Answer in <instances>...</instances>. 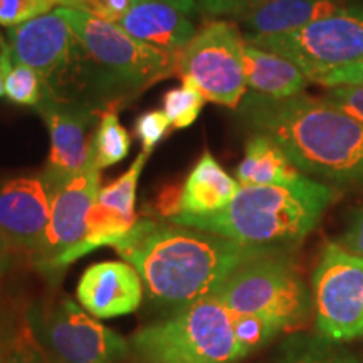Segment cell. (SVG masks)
Instances as JSON below:
<instances>
[{
  "mask_svg": "<svg viewBox=\"0 0 363 363\" xmlns=\"http://www.w3.org/2000/svg\"><path fill=\"white\" fill-rule=\"evenodd\" d=\"M113 247L138 271L148 296L175 311L214 296L240 266L276 251L152 219L136 220Z\"/></svg>",
  "mask_w": 363,
  "mask_h": 363,
  "instance_id": "obj_1",
  "label": "cell"
},
{
  "mask_svg": "<svg viewBox=\"0 0 363 363\" xmlns=\"http://www.w3.org/2000/svg\"><path fill=\"white\" fill-rule=\"evenodd\" d=\"M242 120L274 140L303 174L335 185L363 184V125L326 96L272 99L247 93Z\"/></svg>",
  "mask_w": 363,
  "mask_h": 363,
  "instance_id": "obj_2",
  "label": "cell"
},
{
  "mask_svg": "<svg viewBox=\"0 0 363 363\" xmlns=\"http://www.w3.org/2000/svg\"><path fill=\"white\" fill-rule=\"evenodd\" d=\"M337 190L305 175L289 185H240L229 206L208 216L172 217L170 224L192 227L244 246L286 251L310 235Z\"/></svg>",
  "mask_w": 363,
  "mask_h": 363,
  "instance_id": "obj_3",
  "label": "cell"
},
{
  "mask_svg": "<svg viewBox=\"0 0 363 363\" xmlns=\"http://www.w3.org/2000/svg\"><path fill=\"white\" fill-rule=\"evenodd\" d=\"M56 11L79 40V103L96 111L116 110L153 84L177 76L180 54L131 38L118 24L88 11L74 7H56Z\"/></svg>",
  "mask_w": 363,
  "mask_h": 363,
  "instance_id": "obj_4",
  "label": "cell"
},
{
  "mask_svg": "<svg viewBox=\"0 0 363 363\" xmlns=\"http://www.w3.org/2000/svg\"><path fill=\"white\" fill-rule=\"evenodd\" d=\"M131 348L145 363H238L247 357L235 335L233 311L216 296L136 331Z\"/></svg>",
  "mask_w": 363,
  "mask_h": 363,
  "instance_id": "obj_5",
  "label": "cell"
},
{
  "mask_svg": "<svg viewBox=\"0 0 363 363\" xmlns=\"http://www.w3.org/2000/svg\"><path fill=\"white\" fill-rule=\"evenodd\" d=\"M234 315L256 316L293 331L306 323L313 298L286 251L246 262L214 293Z\"/></svg>",
  "mask_w": 363,
  "mask_h": 363,
  "instance_id": "obj_6",
  "label": "cell"
},
{
  "mask_svg": "<svg viewBox=\"0 0 363 363\" xmlns=\"http://www.w3.org/2000/svg\"><path fill=\"white\" fill-rule=\"evenodd\" d=\"M294 62L310 79L363 61V6L347 9L293 33L244 38Z\"/></svg>",
  "mask_w": 363,
  "mask_h": 363,
  "instance_id": "obj_7",
  "label": "cell"
},
{
  "mask_svg": "<svg viewBox=\"0 0 363 363\" xmlns=\"http://www.w3.org/2000/svg\"><path fill=\"white\" fill-rule=\"evenodd\" d=\"M7 40L13 62L38 71L45 88L44 96L79 103V40L56 9L9 27Z\"/></svg>",
  "mask_w": 363,
  "mask_h": 363,
  "instance_id": "obj_8",
  "label": "cell"
},
{
  "mask_svg": "<svg viewBox=\"0 0 363 363\" xmlns=\"http://www.w3.org/2000/svg\"><path fill=\"white\" fill-rule=\"evenodd\" d=\"M244 35L225 21H212L197 30L179 56L177 76L190 81L207 101L238 110L247 94Z\"/></svg>",
  "mask_w": 363,
  "mask_h": 363,
  "instance_id": "obj_9",
  "label": "cell"
},
{
  "mask_svg": "<svg viewBox=\"0 0 363 363\" xmlns=\"http://www.w3.org/2000/svg\"><path fill=\"white\" fill-rule=\"evenodd\" d=\"M316 330L331 342L363 337V257L326 244L311 278Z\"/></svg>",
  "mask_w": 363,
  "mask_h": 363,
  "instance_id": "obj_10",
  "label": "cell"
},
{
  "mask_svg": "<svg viewBox=\"0 0 363 363\" xmlns=\"http://www.w3.org/2000/svg\"><path fill=\"white\" fill-rule=\"evenodd\" d=\"M40 337L59 363H121L131 347L69 298L44 313Z\"/></svg>",
  "mask_w": 363,
  "mask_h": 363,
  "instance_id": "obj_11",
  "label": "cell"
},
{
  "mask_svg": "<svg viewBox=\"0 0 363 363\" xmlns=\"http://www.w3.org/2000/svg\"><path fill=\"white\" fill-rule=\"evenodd\" d=\"M35 111L48 126L51 150L43 172L49 194L84 169L93 153V128L99 111L78 101L44 96Z\"/></svg>",
  "mask_w": 363,
  "mask_h": 363,
  "instance_id": "obj_12",
  "label": "cell"
},
{
  "mask_svg": "<svg viewBox=\"0 0 363 363\" xmlns=\"http://www.w3.org/2000/svg\"><path fill=\"white\" fill-rule=\"evenodd\" d=\"M99 167L91 153L89 162L79 174L51 194V216L43 246L34 264L43 271H52L59 257L84 238L88 216L101 189Z\"/></svg>",
  "mask_w": 363,
  "mask_h": 363,
  "instance_id": "obj_13",
  "label": "cell"
},
{
  "mask_svg": "<svg viewBox=\"0 0 363 363\" xmlns=\"http://www.w3.org/2000/svg\"><path fill=\"white\" fill-rule=\"evenodd\" d=\"M51 216L43 177H16L0 184V230L17 252L35 259Z\"/></svg>",
  "mask_w": 363,
  "mask_h": 363,
  "instance_id": "obj_14",
  "label": "cell"
},
{
  "mask_svg": "<svg viewBox=\"0 0 363 363\" xmlns=\"http://www.w3.org/2000/svg\"><path fill=\"white\" fill-rule=\"evenodd\" d=\"M76 296L79 305L99 320L130 315L142 305L143 281L130 262H96L79 278Z\"/></svg>",
  "mask_w": 363,
  "mask_h": 363,
  "instance_id": "obj_15",
  "label": "cell"
},
{
  "mask_svg": "<svg viewBox=\"0 0 363 363\" xmlns=\"http://www.w3.org/2000/svg\"><path fill=\"white\" fill-rule=\"evenodd\" d=\"M363 6L358 0H257L238 17L244 38L293 33L347 9Z\"/></svg>",
  "mask_w": 363,
  "mask_h": 363,
  "instance_id": "obj_16",
  "label": "cell"
},
{
  "mask_svg": "<svg viewBox=\"0 0 363 363\" xmlns=\"http://www.w3.org/2000/svg\"><path fill=\"white\" fill-rule=\"evenodd\" d=\"M118 26L131 38L177 54L197 33L189 13L165 0H135Z\"/></svg>",
  "mask_w": 363,
  "mask_h": 363,
  "instance_id": "obj_17",
  "label": "cell"
},
{
  "mask_svg": "<svg viewBox=\"0 0 363 363\" xmlns=\"http://www.w3.org/2000/svg\"><path fill=\"white\" fill-rule=\"evenodd\" d=\"M239 189L238 179L227 174L211 152H203L182 185L179 214H214L229 206Z\"/></svg>",
  "mask_w": 363,
  "mask_h": 363,
  "instance_id": "obj_18",
  "label": "cell"
},
{
  "mask_svg": "<svg viewBox=\"0 0 363 363\" xmlns=\"http://www.w3.org/2000/svg\"><path fill=\"white\" fill-rule=\"evenodd\" d=\"M244 69L247 89L261 96L284 99L301 94L310 79L294 62L244 39Z\"/></svg>",
  "mask_w": 363,
  "mask_h": 363,
  "instance_id": "obj_19",
  "label": "cell"
},
{
  "mask_svg": "<svg viewBox=\"0 0 363 363\" xmlns=\"http://www.w3.org/2000/svg\"><path fill=\"white\" fill-rule=\"evenodd\" d=\"M303 177L305 174L284 150L262 133H254L247 140L242 160L235 169L240 185H289Z\"/></svg>",
  "mask_w": 363,
  "mask_h": 363,
  "instance_id": "obj_20",
  "label": "cell"
},
{
  "mask_svg": "<svg viewBox=\"0 0 363 363\" xmlns=\"http://www.w3.org/2000/svg\"><path fill=\"white\" fill-rule=\"evenodd\" d=\"M274 363H360L358 358L320 335H293L281 345Z\"/></svg>",
  "mask_w": 363,
  "mask_h": 363,
  "instance_id": "obj_21",
  "label": "cell"
},
{
  "mask_svg": "<svg viewBox=\"0 0 363 363\" xmlns=\"http://www.w3.org/2000/svg\"><path fill=\"white\" fill-rule=\"evenodd\" d=\"M150 153L140 152V155L135 158L130 169L125 172L120 179L111 182L110 185H104L99 189L96 197V206L103 211L110 212V214L120 217L121 220L136 224L138 217H136L135 206H136V189H138L140 177L143 174L145 165H147Z\"/></svg>",
  "mask_w": 363,
  "mask_h": 363,
  "instance_id": "obj_22",
  "label": "cell"
},
{
  "mask_svg": "<svg viewBox=\"0 0 363 363\" xmlns=\"http://www.w3.org/2000/svg\"><path fill=\"white\" fill-rule=\"evenodd\" d=\"M131 138L121 125L116 110H104L99 115L93 138V157L99 170L121 163L130 155Z\"/></svg>",
  "mask_w": 363,
  "mask_h": 363,
  "instance_id": "obj_23",
  "label": "cell"
},
{
  "mask_svg": "<svg viewBox=\"0 0 363 363\" xmlns=\"http://www.w3.org/2000/svg\"><path fill=\"white\" fill-rule=\"evenodd\" d=\"M207 99L190 81H182L179 88H172L163 96V113L174 128H189L201 115Z\"/></svg>",
  "mask_w": 363,
  "mask_h": 363,
  "instance_id": "obj_24",
  "label": "cell"
},
{
  "mask_svg": "<svg viewBox=\"0 0 363 363\" xmlns=\"http://www.w3.org/2000/svg\"><path fill=\"white\" fill-rule=\"evenodd\" d=\"M45 88L43 79L30 66L13 62L6 78V98L19 106L38 108L44 99Z\"/></svg>",
  "mask_w": 363,
  "mask_h": 363,
  "instance_id": "obj_25",
  "label": "cell"
},
{
  "mask_svg": "<svg viewBox=\"0 0 363 363\" xmlns=\"http://www.w3.org/2000/svg\"><path fill=\"white\" fill-rule=\"evenodd\" d=\"M234 328L240 347L246 352V355L261 348L262 345H266L276 335L283 333L278 326L271 325L269 321L247 315H234Z\"/></svg>",
  "mask_w": 363,
  "mask_h": 363,
  "instance_id": "obj_26",
  "label": "cell"
},
{
  "mask_svg": "<svg viewBox=\"0 0 363 363\" xmlns=\"http://www.w3.org/2000/svg\"><path fill=\"white\" fill-rule=\"evenodd\" d=\"M56 7L54 0H0V26H19Z\"/></svg>",
  "mask_w": 363,
  "mask_h": 363,
  "instance_id": "obj_27",
  "label": "cell"
},
{
  "mask_svg": "<svg viewBox=\"0 0 363 363\" xmlns=\"http://www.w3.org/2000/svg\"><path fill=\"white\" fill-rule=\"evenodd\" d=\"M170 120L160 110L147 111L140 115L135 121V135L142 143L143 152L152 153L158 143L162 142L163 136L169 133Z\"/></svg>",
  "mask_w": 363,
  "mask_h": 363,
  "instance_id": "obj_28",
  "label": "cell"
},
{
  "mask_svg": "<svg viewBox=\"0 0 363 363\" xmlns=\"http://www.w3.org/2000/svg\"><path fill=\"white\" fill-rule=\"evenodd\" d=\"M325 96L337 104L340 110H343L363 125V86H333V88H328V93Z\"/></svg>",
  "mask_w": 363,
  "mask_h": 363,
  "instance_id": "obj_29",
  "label": "cell"
},
{
  "mask_svg": "<svg viewBox=\"0 0 363 363\" xmlns=\"http://www.w3.org/2000/svg\"><path fill=\"white\" fill-rule=\"evenodd\" d=\"M133 2L135 0H84V11L111 24H118L133 6Z\"/></svg>",
  "mask_w": 363,
  "mask_h": 363,
  "instance_id": "obj_30",
  "label": "cell"
},
{
  "mask_svg": "<svg viewBox=\"0 0 363 363\" xmlns=\"http://www.w3.org/2000/svg\"><path fill=\"white\" fill-rule=\"evenodd\" d=\"M342 246L357 256L363 257V206L357 207L350 214L345 233L338 240Z\"/></svg>",
  "mask_w": 363,
  "mask_h": 363,
  "instance_id": "obj_31",
  "label": "cell"
},
{
  "mask_svg": "<svg viewBox=\"0 0 363 363\" xmlns=\"http://www.w3.org/2000/svg\"><path fill=\"white\" fill-rule=\"evenodd\" d=\"M315 83L320 86H325V88H333V86H342V84L363 86V61L348 67H343V69L326 72V74L315 79Z\"/></svg>",
  "mask_w": 363,
  "mask_h": 363,
  "instance_id": "obj_32",
  "label": "cell"
},
{
  "mask_svg": "<svg viewBox=\"0 0 363 363\" xmlns=\"http://www.w3.org/2000/svg\"><path fill=\"white\" fill-rule=\"evenodd\" d=\"M202 11L212 16H233L238 19L242 12L252 7L257 0H197Z\"/></svg>",
  "mask_w": 363,
  "mask_h": 363,
  "instance_id": "obj_33",
  "label": "cell"
},
{
  "mask_svg": "<svg viewBox=\"0 0 363 363\" xmlns=\"http://www.w3.org/2000/svg\"><path fill=\"white\" fill-rule=\"evenodd\" d=\"M2 363H44V360L33 343L26 338H19L11 347H6Z\"/></svg>",
  "mask_w": 363,
  "mask_h": 363,
  "instance_id": "obj_34",
  "label": "cell"
},
{
  "mask_svg": "<svg viewBox=\"0 0 363 363\" xmlns=\"http://www.w3.org/2000/svg\"><path fill=\"white\" fill-rule=\"evenodd\" d=\"M13 66L12 49L7 38L0 34V98L6 96V78Z\"/></svg>",
  "mask_w": 363,
  "mask_h": 363,
  "instance_id": "obj_35",
  "label": "cell"
},
{
  "mask_svg": "<svg viewBox=\"0 0 363 363\" xmlns=\"http://www.w3.org/2000/svg\"><path fill=\"white\" fill-rule=\"evenodd\" d=\"M16 249L9 242L6 234L0 230V281H2L12 269L13 259H16Z\"/></svg>",
  "mask_w": 363,
  "mask_h": 363,
  "instance_id": "obj_36",
  "label": "cell"
},
{
  "mask_svg": "<svg viewBox=\"0 0 363 363\" xmlns=\"http://www.w3.org/2000/svg\"><path fill=\"white\" fill-rule=\"evenodd\" d=\"M165 2L172 4V6L180 9L182 12L189 13V16H194V13L201 11V6H199L197 0H165Z\"/></svg>",
  "mask_w": 363,
  "mask_h": 363,
  "instance_id": "obj_37",
  "label": "cell"
},
{
  "mask_svg": "<svg viewBox=\"0 0 363 363\" xmlns=\"http://www.w3.org/2000/svg\"><path fill=\"white\" fill-rule=\"evenodd\" d=\"M57 7H74L84 11V0H54Z\"/></svg>",
  "mask_w": 363,
  "mask_h": 363,
  "instance_id": "obj_38",
  "label": "cell"
},
{
  "mask_svg": "<svg viewBox=\"0 0 363 363\" xmlns=\"http://www.w3.org/2000/svg\"><path fill=\"white\" fill-rule=\"evenodd\" d=\"M6 347H7V345L0 343V363H2V360H4V353H6Z\"/></svg>",
  "mask_w": 363,
  "mask_h": 363,
  "instance_id": "obj_39",
  "label": "cell"
}]
</instances>
